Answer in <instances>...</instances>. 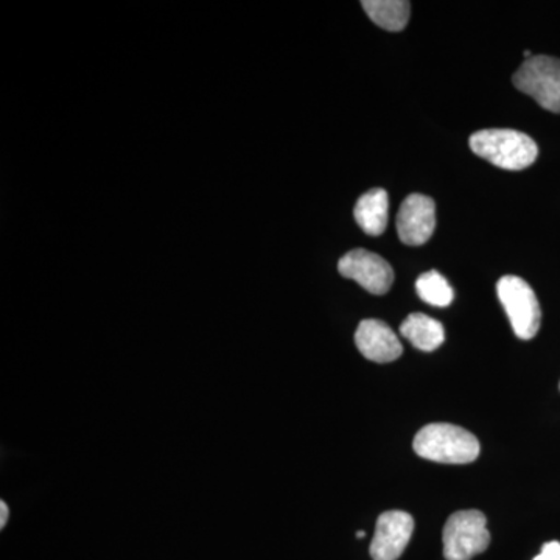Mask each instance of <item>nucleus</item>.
<instances>
[{
	"label": "nucleus",
	"mask_w": 560,
	"mask_h": 560,
	"mask_svg": "<svg viewBox=\"0 0 560 560\" xmlns=\"http://www.w3.org/2000/svg\"><path fill=\"white\" fill-rule=\"evenodd\" d=\"M559 389H560V385H559Z\"/></svg>",
	"instance_id": "f3484780"
},
{
	"label": "nucleus",
	"mask_w": 560,
	"mask_h": 560,
	"mask_svg": "<svg viewBox=\"0 0 560 560\" xmlns=\"http://www.w3.org/2000/svg\"><path fill=\"white\" fill-rule=\"evenodd\" d=\"M361 5L372 22L385 31H404L410 20V2L405 0H363Z\"/></svg>",
	"instance_id": "f8f14e48"
},
{
	"label": "nucleus",
	"mask_w": 560,
	"mask_h": 560,
	"mask_svg": "<svg viewBox=\"0 0 560 560\" xmlns=\"http://www.w3.org/2000/svg\"><path fill=\"white\" fill-rule=\"evenodd\" d=\"M357 537H359V539H363V537H364L363 530H360V533H357Z\"/></svg>",
	"instance_id": "dca6fc26"
},
{
	"label": "nucleus",
	"mask_w": 560,
	"mask_h": 560,
	"mask_svg": "<svg viewBox=\"0 0 560 560\" xmlns=\"http://www.w3.org/2000/svg\"><path fill=\"white\" fill-rule=\"evenodd\" d=\"M470 149L475 154L504 171H525L539 154L537 143L525 132L515 130H481L470 136Z\"/></svg>",
	"instance_id": "f257e3e1"
},
{
	"label": "nucleus",
	"mask_w": 560,
	"mask_h": 560,
	"mask_svg": "<svg viewBox=\"0 0 560 560\" xmlns=\"http://www.w3.org/2000/svg\"><path fill=\"white\" fill-rule=\"evenodd\" d=\"M338 271L377 296L388 293L394 282V271L388 261L366 249H353L342 256Z\"/></svg>",
	"instance_id": "423d86ee"
},
{
	"label": "nucleus",
	"mask_w": 560,
	"mask_h": 560,
	"mask_svg": "<svg viewBox=\"0 0 560 560\" xmlns=\"http://www.w3.org/2000/svg\"><path fill=\"white\" fill-rule=\"evenodd\" d=\"M401 337L423 352H433L445 340L444 326L440 320L430 318L423 313H412L400 326Z\"/></svg>",
	"instance_id": "9b49d317"
},
{
	"label": "nucleus",
	"mask_w": 560,
	"mask_h": 560,
	"mask_svg": "<svg viewBox=\"0 0 560 560\" xmlns=\"http://www.w3.org/2000/svg\"><path fill=\"white\" fill-rule=\"evenodd\" d=\"M497 293L510 316L514 334L521 340H533L541 320L540 305L534 290L517 276H504L497 283Z\"/></svg>",
	"instance_id": "39448f33"
},
{
	"label": "nucleus",
	"mask_w": 560,
	"mask_h": 560,
	"mask_svg": "<svg viewBox=\"0 0 560 560\" xmlns=\"http://www.w3.org/2000/svg\"><path fill=\"white\" fill-rule=\"evenodd\" d=\"M389 198L386 190L372 189L361 195L357 201L353 215L361 230L372 237H377L388 226Z\"/></svg>",
	"instance_id": "9d476101"
},
{
	"label": "nucleus",
	"mask_w": 560,
	"mask_h": 560,
	"mask_svg": "<svg viewBox=\"0 0 560 560\" xmlns=\"http://www.w3.org/2000/svg\"><path fill=\"white\" fill-rule=\"evenodd\" d=\"M415 530V521L408 512L388 511L378 517L371 556L374 560H397L404 555Z\"/></svg>",
	"instance_id": "6e6552de"
},
{
	"label": "nucleus",
	"mask_w": 560,
	"mask_h": 560,
	"mask_svg": "<svg viewBox=\"0 0 560 560\" xmlns=\"http://www.w3.org/2000/svg\"><path fill=\"white\" fill-rule=\"evenodd\" d=\"M436 228V206L425 195L412 194L397 213V232L405 245L420 246L430 241Z\"/></svg>",
	"instance_id": "0eeeda50"
},
{
	"label": "nucleus",
	"mask_w": 560,
	"mask_h": 560,
	"mask_svg": "<svg viewBox=\"0 0 560 560\" xmlns=\"http://www.w3.org/2000/svg\"><path fill=\"white\" fill-rule=\"evenodd\" d=\"M534 560H560L559 541H548V544H545L540 555Z\"/></svg>",
	"instance_id": "4468645a"
},
{
	"label": "nucleus",
	"mask_w": 560,
	"mask_h": 560,
	"mask_svg": "<svg viewBox=\"0 0 560 560\" xmlns=\"http://www.w3.org/2000/svg\"><path fill=\"white\" fill-rule=\"evenodd\" d=\"M420 458L442 464H469L480 455V442L470 431L452 423H430L412 442Z\"/></svg>",
	"instance_id": "f03ea898"
},
{
	"label": "nucleus",
	"mask_w": 560,
	"mask_h": 560,
	"mask_svg": "<svg viewBox=\"0 0 560 560\" xmlns=\"http://www.w3.org/2000/svg\"><path fill=\"white\" fill-rule=\"evenodd\" d=\"M416 290H418L420 300L434 305V307H447L455 298V291L451 283L438 271L423 272L422 276H419V279L416 280Z\"/></svg>",
	"instance_id": "ddd939ff"
},
{
	"label": "nucleus",
	"mask_w": 560,
	"mask_h": 560,
	"mask_svg": "<svg viewBox=\"0 0 560 560\" xmlns=\"http://www.w3.org/2000/svg\"><path fill=\"white\" fill-rule=\"evenodd\" d=\"M514 86L529 95L541 108L560 114V60L534 55L512 77Z\"/></svg>",
	"instance_id": "20e7f679"
},
{
	"label": "nucleus",
	"mask_w": 560,
	"mask_h": 560,
	"mask_svg": "<svg viewBox=\"0 0 560 560\" xmlns=\"http://www.w3.org/2000/svg\"><path fill=\"white\" fill-rule=\"evenodd\" d=\"M447 560H470L488 550V521L481 511H459L451 515L442 530Z\"/></svg>",
	"instance_id": "7ed1b4c3"
},
{
	"label": "nucleus",
	"mask_w": 560,
	"mask_h": 560,
	"mask_svg": "<svg viewBox=\"0 0 560 560\" xmlns=\"http://www.w3.org/2000/svg\"><path fill=\"white\" fill-rule=\"evenodd\" d=\"M9 522V506H7L5 501L0 503V528H5V523Z\"/></svg>",
	"instance_id": "2eb2a0df"
},
{
	"label": "nucleus",
	"mask_w": 560,
	"mask_h": 560,
	"mask_svg": "<svg viewBox=\"0 0 560 560\" xmlns=\"http://www.w3.org/2000/svg\"><path fill=\"white\" fill-rule=\"evenodd\" d=\"M355 345L364 359L375 363H390L404 352L394 330L378 319L361 320L355 331Z\"/></svg>",
	"instance_id": "1a4fd4ad"
}]
</instances>
